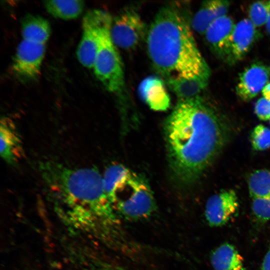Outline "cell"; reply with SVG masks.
I'll list each match as a JSON object with an SVG mask.
<instances>
[{"instance_id": "2e32d148", "label": "cell", "mask_w": 270, "mask_h": 270, "mask_svg": "<svg viewBox=\"0 0 270 270\" xmlns=\"http://www.w3.org/2000/svg\"><path fill=\"white\" fill-rule=\"evenodd\" d=\"M210 74L192 78L172 76L167 78V84L178 101L191 100L200 97V94L208 84Z\"/></svg>"}, {"instance_id": "9a60e30c", "label": "cell", "mask_w": 270, "mask_h": 270, "mask_svg": "<svg viewBox=\"0 0 270 270\" xmlns=\"http://www.w3.org/2000/svg\"><path fill=\"white\" fill-rule=\"evenodd\" d=\"M230 6V3L227 0L204 1L194 16L190 23L191 28L198 34H204L212 22L226 15Z\"/></svg>"}, {"instance_id": "3957f363", "label": "cell", "mask_w": 270, "mask_h": 270, "mask_svg": "<svg viewBox=\"0 0 270 270\" xmlns=\"http://www.w3.org/2000/svg\"><path fill=\"white\" fill-rule=\"evenodd\" d=\"M45 188L56 200L73 210L92 212L109 226L120 220L96 168H72L54 161L40 164Z\"/></svg>"}, {"instance_id": "f1b7e54d", "label": "cell", "mask_w": 270, "mask_h": 270, "mask_svg": "<svg viewBox=\"0 0 270 270\" xmlns=\"http://www.w3.org/2000/svg\"></svg>"}, {"instance_id": "5bb4252c", "label": "cell", "mask_w": 270, "mask_h": 270, "mask_svg": "<svg viewBox=\"0 0 270 270\" xmlns=\"http://www.w3.org/2000/svg\"><path fill=\"white\" fill-rule=\"evenodd\" d=\"M141 98L152 110H166L170 106V98L164 82L159 78L150 76L143 80L138 86Z\"/></svg>"}, {"instance_id": "e0dca14e", "label": "cell", "mask_w": 270, "mask_h": 270, "mask_svg": "<svg viewBox=\"0 0 270 270\" xmlns=\"http://www.w3.org/2000/svg\"><path fill=\"white\" fill-rule=\"evenodd\" d=\"M210 261L214 270H245L242 258L229 243H224L215 248L210 254Z\"/></svg>"}, {"instance_id": "277c9868", "label": "cell", "mask_w": 270, "mask_h": 270, "mask_svg": "<svg viewBox=\"0 0 270 270\" xmlns=\"http://www.w3.org/2000/svg\"><path fill=\"white\" fill-rule=\"evenodd\" d=\"M110 200L116 212L130 221L147 218L156 208L155 198L146 182L131 171L116 186Z\"/></svg>"}, {"instance_id": "484cf974", "label": "cell", "mask_w": 270, "mask_h": 270, "mask_svg": "<svg viewBox=\"0 0 270 270\" xmlns=\"http://www.w3.org/2000/svg\"><path fill=\"white\" fill-rule=\"evenodd\" d=\"M262 270H270V248L264 258L262 265Z\"/></svg>"}, {"instance_id": "7402d4cb", "label": "cell", "mask_w": 270, "mask_h": 270, "mask_svg": "<svg viewBox=\"0 0 270 270\" xmlns=\"http://www.w3.org/2000/svg\"><path fill=\"white\" fill-rule=\"evenodd\" d=\"M270 14V0L258 1L250 5L249 20L256 27L266 24Z\"/></svg>"}, {"instance_id": "8fae6325", "label": "cell", "mask_w": 270, "mask_h": 270, "mask_svg": "<svg viewBox=\"0 0 270 270\" xmlns=\"http://www.w3.org/2000/svg\"><path fill=\"white\" fill-rule=\"evenodd\" d=\"M256 28L248 18L235 24L224 60L234 64L244 58L257 39Z\"/></svg>"}, {"instance_id": "83f0119b", "label": "cell", "mask_w": 270, "mask_h": 270, "mask_svg": "<svg viewBox=\"0 0 270 270\" xmlns=\"http://www.w3.org/2000/svg\"><path fill=\"white\" fill-rule=\"evenodd\" d=\"M266 25V30L268 34H269V35L270 36V14L269 17L268 18V21Z\"/></svg>"}, {"instance_id": "52a82bcc", "label": "cell", "mask_w": 270, "mask_h": 270, "mask_svg": "<svg viewBox=\"0 0 270 270\" xmlns=\"http://www.w3.org/2000/svg\"><path fill=\"white\" fill-rule=\"evenodd\" d=\"M109 14L100 10L88 12L82 20V35L78 46L76 56L84 66L93 68L98 48V32Z\"/></svg>"}, {"instance_id": "4fadbf2b", "label": "cell", "mask_w": 270, "mask_h": 270, "mask_svg": "<svg viewBox=\"0 0 270 270\" xmlns=\"http://www.w3.org/2000/svg\"><path fill=\"white\" fill-rule=\"evenodd\" d=\"M234 26L232 18L226 15L212 22L204 34L210 46L218 56L224 60Z\"/></svg>"}, {"instance_id": "d4e9b609", "label": "cell", "mask_w": 270, "mask_h": 270, "mask_svg": "<svg viewBox=\"0 0 270 270\" xmlns=\"http://www.w3.org/2000/svg\"><path fill=\"white\" fill-rule=\"evenodd\" d=\"M254 111L257 116L262 120H269L270 118V100L264 97L256 102Z\"/></svg>"}, {"instance_id": "7a4b0ae2", "label": "cell", "mask_w": 270, "mask_h": 270, "mask_svg": "<svg viewBox=\"0 0 270 270\" xmlns=\"http://www.w3.org/2000/svg\"><path fill=\"white\" fill-rule=\"evenodd\" d=\"M148 54L156 70L167 78H192L210 72L191 26L176 4L160 8L146 35Z\"/></svg>"}, {"instance_id": "9c48e42d", "label": "cell", "mask_w": 270, "mask_h": 270, "mask_svg": "<svg viewBox=\"0 0 270 270\" xmlns=\"http://www.w3.org/2000/svg\"><path fill=\"white\" fill-rule=\"evenodd\" d=\"M238 208V198L235 192L232 190H223L208 200L205 218L210 226H221L229 222Z\"/></svg>"}, {"instance_id": "603a6c76", "label": "cell", "mask_w": 270, "mask_h": 270, "mask_svg": "<svg viewBox=\"0 0 270 270\" xmlns=\"http://www.w3.org/2000/svg\"><path fill=\"white\" fill-rule=\"evenodd\" d=\"M252 144L256 150H264L270 147V129L259 124L254 129L251 135Z\"/></svg>"}, {"instance_id": "ffe728a7", "label": "cell", "mask_w": 270, "mask_h": 270, "mask_svg": "<svg viewBox=\"0 0 270 270\" xmlns=\"http://www.w3.org/2000/svg\"><path fill=\"white\" fill-rule=\"evenodd\" d=\"M248 186L252 198H270V170H258L251 174Z\"/></svg>"}, {"instance_id": "44dd1931", "label": "cell", "mask_w": 270, "mask_h": 270, "mask_svg": "<svg viewBox=\"0 0 270 270\" xmlns=\"http://www.w3.org/2000/svg\"><path fill=\"white\" fill-rule=\"evenodd\" d=\"M130 171L120 164L110 165L106 170L102 178L104 188L109 200L116 186Z\"/></svg>"}, {"instance_id": "ba28073f", "label": "cell", "mask_w": 270, "mask_h": 270, "mask_svg": "<svg viewBox=\"0 0 270 270\" xmlns=\"http://www.w3.org/2000/svg\"><path fill=\"white\" fill-rule=\"evenodd\" d=\"M45 44L24 40L20 42L12 64L16 76L24 80H35L39 76Z\"/></svg>"}, {"instance_id": "7c38bea8", "label": "cell", "mask_w": 270, "mask_h": 270, "mask_svg": "<svg viewBox=\"0 0 270 270\" xmlns=\"http://www.w3.org/2000/svg\"><path fill=\"white\" fill-rule=\"evenodd\" d=\"M0 153L8 164L18 162L24 156L22 140L14 122L10 118H2L0 123Z\"/></svg>"}, {"instance_id": "6da1fadb", "label": "cell", "mask_w": 270, "mask_h": 270, "mask_svg": "<svg viewBox=\"0 0 270 270\" xmlns=\"http://www.w3.org/2000/svg\"><path fill=\"white\" fill-rule=\"evenodd\" d=\"M164 132L170 166L185 184L200 177L226 140L223 123L200 96L178 101L166 121Z\"/></svg>"}, {"instance_id": "5b68a950", "label": "cell", "mask_w": 270, "mask_h": 270, "mask_svg": "<svg viewBox=\"0 0 270 270\" xmlns=\"http://www.w3.org/2000/svg\"><path fill=\"white\" fill-rule=\"evenodd\" d=\"M112 19L109 14L100 29L92 68L105 88L110 92L116 93L124 88V74L120 56L110 36Z\"/></svg>"}, {"instance_id": "4316f807", "label": "cell", "mask_w": 270, "mask_h": 270, "mask_svg": "<svg viewBox=\"0 0 270 270\" xmlns=\"http://www.w3.org/2000/svg\"><path fill=\"white\" fill-rule=\"evenodd\" d=\"M263 97L270 100V82H268L262 91Z\"/></svg>"}, {"instance_id": "d6986e66", "label": "cell", "mask_w": 270, "mask_h": 270, "mask_svg": "<svg viewBox=\"0 0 270 270\" xmlns=\"http://www.w3.org/2000/svg\"><path fill=\"white\" fill-rule=\"evenodd\" d=\"M44 4L48 12L52 16L66 20L78 18L84 5L83 1L78 0H46Z\"/></svg>"}, {"instance_id": "8992f818", "label": "cell", "mask_w": 270, "mask_h": 270, "mask_svg": "<svg viewBox=\"0 0 270 270\" xmlns=\"http://www.w3.org/2000/svg\"><path fill=\"white\" fill-rule=\"evenodd\" d=\"M146 24L133 8L122 10L112 19L110 33L116 46L124 50L135 49L146 36Z\"/></svg>"}, {"instance_id": "30bf717a", "label": "cell", "mask_w": 270, "mask_h": 270, "mask_svg": "<svg viewBox=\"0 0 270 270\" xmlns=\"http://www.w3.org/2000/svg\"><path fill=\"white\" fill-rule=\"evenodd\" d=\"M270 78V66L260 62L252 64L240 74L236 94L243 100H250L262 91Z\"/></svg>"}, {"instance_id": "cb8c5ba5", "label": "cell", "mask_w": 270, "mask_h": 270, "mask_svg": "<svg viewBox=\"0 0 270 270\" xmlns=\"http://www.w3.org/2000/svg\"><path fill=\"white\" fill-rule=\"evenodd\" d=\"M252 209L254 216L260 222L270 220V198H252Z\"/></svg>"}, {"instance_id": "ac0fdd59", "label": "cell", "mask_w": 270, "mask_h": 270, "mask_svg": "<svg viewBox=\"0 0 270 270\" xmlns=\"http://www.w3.org/2000/svg\"><path fill=\"white\" fill-rule=\"evenodd\" d=\"M22 40L46 44L50 33L48 21L42 17L28 14L21 20Z\"/></svg>"}]
</instances>
